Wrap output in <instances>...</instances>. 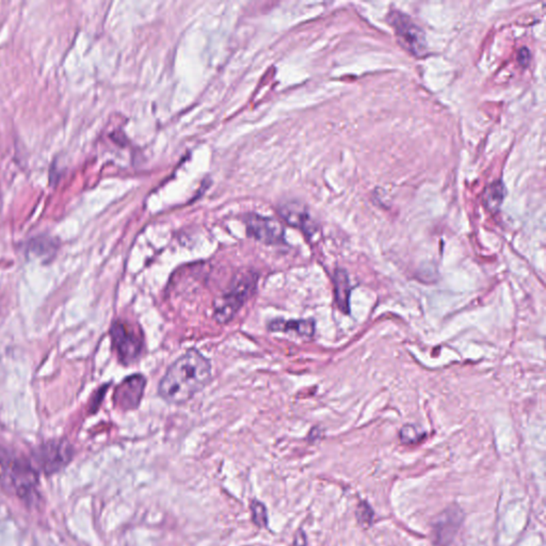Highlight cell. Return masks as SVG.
I'll list each match as a JSON object with an SVG mask.
<instances>
[{
	"mask_svg": "<svg viewBox=\"0 0 546 546\" xmlns=\"http://www.w3.org/2000/svg\"><path fill=\"white\" fill-rule=\"evenodd\" d=\"M211 380V364L199 350H187L167 369L158 385L163 401L180 405L189 401Z\"/></svg>",
	"mask_w": 546,
	"mask_h": 546,
	"instance_id": "6da1fadb",
	"label": "cell"
},
{
	"mask_svg": "<svg viewBox=\"0 0 546 546\" xmlns=\"http://www.w3.org/2000/svg\"><path fill=\"white\" fill-rule=\"evenodd\" d=\"M259 276L251 271H244L233 281L230 289L215 303L213 317L219 324L232 320L242 305L253 296Z\"/></svg>",
	"mask_w": 546,
	"mask_h": 546,
	"instance_id": "7a4b0ae2",
	"label": "cell"
},
{
	"mask_svg": "<svg viewBox=\"0 0 546 546\" xmlns=\"http://www.w3.org/2000/svg\"><path fill=\"white\" fill-rule=\"evenodd\" d=\"M0 470L5 484L19 497L27 499L34 495L38 476L32 461L7 453H0Z\"/></svg>",
	"mask_w": 546,
	"mask_h": 546,
	"instance_id": "3957f363",
	"label": "cell"
},
{
	"mask_svg": "<svg viewBox=\"0 0 546 546\" xmlns=\"http://www.w3.org/2000/svg\"><path fill=\"white\" fill-rule=\"evenodd\" d=\"M111 342L119 361L123 365L136 363L143 350V338L139 330L123 321H115L110 329Z\"/></svg>",
	"mask_w": 546,
	"mask_h": 546,
	"instance_id": "277c9868",
	"label": "cell"
},
{
	"mask_svg": "<svg viewBox=\"0 0 546 546\" xmlns=\"http://www.w3.org/2000/svg\"><path fill=\"white\" fill-rule=\"evenodd\" d=\"M73 458V448L62 441H51L42 444L32 453V464L46 475L55 474L63 470Z\"/></svg>",
	"mask_w": 546,
	"mask_h": 546,
	"instance_id": "5b68a950",
	"label": "cell"
},
{
	"mask_svg": "<svg viewBox=\"0 0 546 546\" xmlns=\"http://www.w3.org/2000/svg\"><path fill=\"white\" fill-rule=\"evenodd\" d=\"M390 19L391 24L395 28L398 38H401V44L405 48L416 56H422L426 53V38L424 32L414 24L409 16L398 11H393Z\"/></svg>",
	"mask_w": 546,
	"mask_h": 546,
	"instance_id": "8992f818",
	"label": "cell"
},
{
	"mask_svg": "<svg viewBox=\"0 0 546 546\" xmlns=\"http://www.w3.org/2000/svg\"><path fill=\"white\" fill-rule=\"evenodd\" d=\"M249 236L265 245H280L284 240V228L276 219L250 213L245 218Z\"/></svg>",
	"mask_w": 546,
	"mask_h": 546,
	"instance_id": "52a82bcc",
	"label": "cell"
},
{
	"mask_svg": "<svg viewBox=\"0 0 546 546\" xmlns=\"http://www.w3.org/2000/svg\"><path fill=\"white\" fill-rule=\"evenodd\" d=\"M462 520V510L457 506H451L438 515L432 525V541L434 545H449L460 528Z\"/></svg>",
	"mask_w": 546,
	"mask_h": 546,
	"instance_id": "ba28073f",
	"label": "cell"
},
{
	"mask_svg": "<svg viewBox=\"0 0 546 546\" xmlns=\"http://www.w3.org/2000/svg\"><path fill=\"white\" fill-rule=\"evenodd\" d=\"M146 379L136 374L128 377L115 388L113 401L115 407L121 410H136L141 403L145 391Z\"/></svg>",
	"mask_w": 546,
	"mask_h": 546,
	"instance_id": "9c48e42d",
	"label": "cell"
},
{
	"mask_svg": "<svg viewBox=\"0 0 546 546\" xmlns=\"http://www.w3.org/2000/svg\"><path fill=\"white\" fill-rule=\"evenodd\" d=\"M268 330L276 333L295 334L299 337H313L315 321L313 319H274L268 324Z\"/></svg>",
	"mask_w": 546,
	"mask_h": 546,
	"instance_id": "30bf717a",
	"label": "cell"
},
{
	"mask_svg": "<svg viewBox=\"0 0 546 546\" xmlns=\"http://www.w3.org/2000/svg\"><path fill=\"white\" fill-rule=\"evenodd\" d=\"M281 216L283 219L295 228H300L302 232L307 234H311L314 232V223L311 220L309 213L305 211V207L299 204L287 203L278 209Z\"/></svg>",
	"mask_w": 546,
	"mask_h": 546,
	"instance_id": "8fae6325",
	"label": "cell"
},
{
	"mask_svg": "<svg viewBox=\"0 0 546 546\" xmlns=\"http://www.w3.org/2000/svg\"><path fill=\"white\" fill-rule=\"evenodd\" d=\"M333 283L336 305L344 314H349L351 284L348 273L344 269H337L334 273Z\"/></svg>",
	"mask_w": 546,
	"mask_h": 546,
	"instance_id": "7c38bea8",
	"label": "cell"
},
{
	"mask_svg": "<svg viewBox=\"0 0 546 546\" xmlns=\"http://www.w3.org/2000/svg\"><path fill=\"white\" fill-rule=\"evenodd\" d=\"M503 199H505V186L503 182H495L486 188V193H484V203L490 211H499Z\"/></svg>",
	"mask_w": 546,
	"mask_h": 546,
	"instance_id": "4fadbf2b",
	"label": "cell"
},
{
	"mask_svg": "<svg viewBox=\"0 0 546 546\" xmlns=\"http://www.w3.org/2000/svg\"><path fill=\"white\" fill-rule=\"evenodd\" d=\"M250 508H251L252 521L257 527H267L268 526V513H267L264 503L254 499V501H252Z\"/></svg>",
	"mask_w": 546,
	"mask_h": 546,
	"instance_id": "5bb4252c",
	"label": "cell"
},
{
	"mask_svg": "<svg viewBox=\"0 0 546 546\" xmlns=\"http://www.w3.org/2000/svg\"><path fill=\"white\" fill-rule=\"evenodd\" d=\"M401 441L403 444H415L422 441L426 434H420L418 429L413 425H405L401 430Z\"/></svg>",
	"mask_w": 546,
	"mask_h": 546,
	"instance_id": "9a60e30c",
	"label": "cell"
},
{
	"mask_svg": "<svg viewBox=\"0 0 546 546\" xmlns=\"http://www.w3.org/2000/svg\"><path fill=\"white\" fill-rule=\"evenodd\" d=\"M357 517L359 523L369 525L372 522V519H374V512H372V508L369 507L368 503H362L357 507Z\"/></svg>",
	"mask_w": 546,
	"mask_h": 546,
	"instance_id": "2e32d148",
	"label": "cell"
},
{
	"mask_svg": "<svg viewBox=\"0 0 546 546\" xmlns=\"http://www.w3.org/2000/svg\"><path fill=\"white\" fill-rule=\"evenodd\" d=\"M519 62L521 63V65L523 67H527L530 62V51H528L527 48L524 47L519 51Z\"/></svg>",
	"mask_w": 546,
	"mask_h": 546,
	"instance_id": "e0dca14e",
	"label": "cell"
},
{
	"mask_svg": "<svg viewBox=\"0 0 546 546\" xmlns=\"http://www.w3.org/2000/svg\"><path fill=\"white\" fill-rule=\"evenodd\" d=\"M294 546H307V536L303 530H298L294 540Z\"/></svg>",
	"mask_w": 546,
	"mask_h": 546,
	"instance_id": "ac0fdd59",
	"label": "cell"
}]
</instances>
